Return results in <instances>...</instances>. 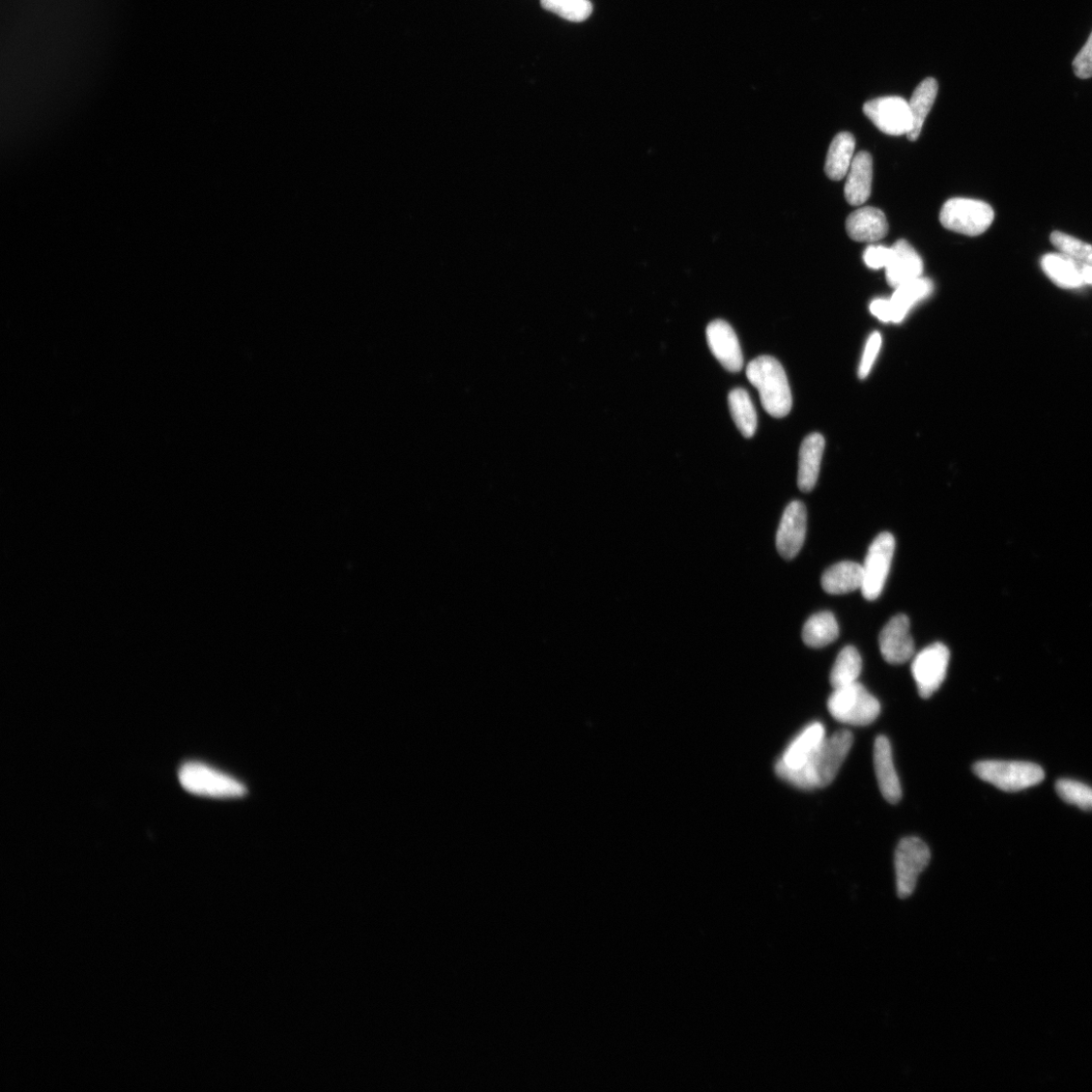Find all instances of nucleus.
Returning <instances> with one entry per match:
<instances>
[{
    "label": "nucleus",
    "mask_w": 1092,
    "mask_h": 1092,
    "mask_svg": "<svg viewBox=\"0 0 1092 1092\" xmlns=\"http://www.w3.org/2000/svg\"><path fill=\"white\" fill-rule=\"evenodd\" d=\"M825 442L819 434L809 436L802 442L799 454L798 486L809 493L817 484Z\"/></svg>",
    "instance_id": "nucleus-19"
},
{
    "label": "nucleus",
    "mask_w": 1092,
    "mask_h": 1092,
    "mask_svg": "<svg viewBox=\"0 0 1092 1092\" xmlns=\"http://www.w3.org/2000/svg\"><path fill=\"white\" fill-rule=\"evenodd\" d=\"M885 271L888 284L898 289L904 283L922 277L924 263L915 249L902 239L891 247V257Z\"/></svg>",
    "instance_id": "nucleus-14"
},
{
    "label": "nucleus",
    "mask_w": 1092,
    "mask_h": 1092,
    "mask_svg": "<svg viewBox=\"0 0 1092 1092\" xmlns=\"http://www.w3.org/2000/svg\"><path fill=\"white\" fill-rule=\"evenodd\" d=\"M182 786L189 792L212 798H238L245 786L223 772L198 762L186 763L179 773Z\"/></svg>",
    "instance_id": "nucleus-5"
},
{
    "label": "nucleus",
    "mask_w": 1092,
    "mask_h": 1092,
    "mask_svg": "<svg viewBox=\"0 0 1092 1092\" xmlns=\"http://www.w3.org/2000/svg\"><path fill=\"white\" fill-rule=\"evenodd\" d=\"M846 229L852 240L873 243L887 235L889 225L881 210L865 207L853 212L848 217Z\"/></svg>",
    "instance_id": "nucleus-17"
},
{
    "label": "nucleus",
    "mask_w": 1092,
    "mask_h": 1092,
    "mask_svg": "<svg viewBox=\"0 0 1092 1092\" xmlns=\"http://www.w3.org/2000/svg\"><path fill=\"white\" fill-rule=\"evenodd\" d=\"M854 742L853 734L843 730L825 737L809 762L797 770L777 771L781 779L803 790L828 786L848 757Z\"/></svg>",
    "instance_id": "nucleus-1"
},
{
    "label": "nucleus",
    "mask_w": 1092,
    "mask_h": 1092,
    "mask_svg": "<svg viewBox=\"0 0 1092 1092\" xmlns=\"http://www.w3.org/2000/svg\"><path fill=\"white\" fill-rule=\"evenodd\" d=\"M994 220L993 209L983 200L955 197L946 200L940 213L944 228L966 236L984 234Z\"/></svg>",
    "instance_id": "nucleus-6"
},
{
    "label": "nucleus",
    "mask_w": 1092,
    "mask_h": 1092,
    "mask_svg": "<svg viewBox=\"0 0 1092 1092\" xmlns=\"http://www.w3.org/2000/svg\"><path fill=\"white\" fill-rule=\"evenodd\" d=\"M879 647L883 658L891 665L904 664L913 656L914 643L906 615L891 618L881 631Z\"/></svg>",
    "instance_id": "nucleus-12"
},
{
    "label": "nucleus",
    "mask_w": 1092,
    "mask_h": 1092,
    "mask_svg": "<svg viewBox=\"0 0 1092 1092\" xmlns=\"http://www.w3.org/2000/svg\"><path fill=\"white\" fill-rule=\"evenodd\" d=\"M938 82L929 77L918 84L908 103L912 116V129L907 134L910 141H916L921 135L924 123L938 95Z\"/></svg>",
    "instance_id": "nucleus-23"
},
{
    "label": "nucleus",
    "mask_w": 1092,
    "mask_h": 1092,
    "mask_svg": "<svg viewBox=\"0 0 1092 1092\" xmlns=\"http://www.w3.org/2000/svg\"><path fill=\"white\" fill-rule=\"evenodd\" d=\"M1073 69L1078 78L1088 79L1092 77V33L1076 56L1073 62Z\"/></svg>",
    "instance_id": "nucleus-32"
},
{
    "label": "nucleus",
    "mask_w": 1092,
    "mask_h": 1092,
    "mask_svg": "<svg viewBox=\"0 0 1092 1092\" xmlns=\"http://www.w3.org/2000/svg\"><path fill=\"white\" fill-rule=\"evenodd\" d=\"M1056 791L1062 800L1073 804L1082 811H1092V788L1074 780L1060 779Z\"/></svg>",
    "instance_id": "nucleus-30"
},
{
    "label": "nucleus",
    "mask_w": 1092,
    "mask_h": 1092,
    "mask_svg": "<svg viewBox=\"0 0 1092 1092\" xmlns=\"http://www.w3.org/2000/svg\"><path fill=\"white\" fill-rule=\"evenodd\" d=\"M827 708L836 721L855 727L873 724L881 711L879 701L859 682L833 689Z\"/></svg>",
    "instance_id": "nucleus-3"
},
{
    "label": "nucleus",
    "mask_w": 1092,
    "mask_h": 1092,
    "mask_svg": "<svg viewBox=\"0 0 1092 1092\" xmlns=\"http://www.w3.org/2000/svg\"><path fill=\"white\" fill-rule=\"evenodd\" d=\"M808 529V512L800 501L791 502L785 509L776 536V545L782 558L794 559L802 549Z\"/></svg>",
    "instance_id": "nucleus-11"
},
{
    "label": "nucleus",
    "mask_w": 1092,
    "mask_h": 1092,
    "mask_svg": "<svg viewBox=\"0 0 1092 1092\" xmlns=\"http://www.w3.org/2000/svg\"><path fill=\"white\" fill-rule=\"evenodd\" d=\"M931 851L921 839L909 837L901 841L895 856L898 895L909 898L915 890L918 876L928 867Z\"/></svg>",
    "instance_id": "nucleus-7"
},
{
    "label": "nucleus",
    "mask_w": 1092,
    "mask_h": 1092,
    "mask_svg": "<svg viewBox=\"0 0 1092 1092\" xmlns=\"http://www.w3.org/2000/svg\"><path fill=\"white\" fill-rule=\"evenodd\" d=\"M896 551V538L889 532L880 533L871 543L863 565L864 580L861 594L873 601L882 593Z\"/></svg>",
    "instance_id": "nucleus-9"
},
{
    "label": "nucleus",
    "mask_w": 1092,
    "mask_h": 1092,
    "mask_svg": "<svg viewBox=\"0 0 1092 1092\" xmlns=\"http://www.w3.org/2000/svg\"><path fill=\"white\" fill-rule=\"evenodd\" d=\"M1051 242L1071 260L1085 267L1092 266V245L1062 232H1053Z\"/></svg>",
    "instance_id": "nucleus-29"
},
{
    "label": "nucleus",
    "mask_w": 1092,
    "mask_h": 1092,
    "mask_svg": "<svg viewBox=\"0 0 1092 1092\" xmlns=\"http://www.w3.org/2000/svg\"><path fill=\"white\" fill-rule=\"evenodd\" d=\"M825 737V730L820 723L808 726L787 746L782 757L776 764V772L802 768L819 748Z\"/></svg>",
    "instance_id": "nucleus-15"
},
{
    "label": "nucleus",
    "mask_w": 1092,
    "mask_h": 1092,
    "mask_svg": "<svg viewBox=\"0 0 1092 1092\" xmlns=\"http://www.w3.org/2000/svg\"><path fill=\"white\" fill-rule=\"evenodd\" d=\"M863 580V566L854 562H841L824 571L821 586L828 594L843 595L861 590Z\"/></svg>",
    "instance_id": "nucleus-20"
},
{
    "label": "nucleus",
    "mask_w": 1092,
    "mask_h": 1092,
    "mask_svg": "<svg viewBox=\"0 0 1092 1092\" xmlns=\"http://www.w3.org/2000/svg\"><path fill=\"white\" fill-rule=\"evenodd\" d=\"M874 766L883 797L889 803H899L903 797L902 785L894 763L893 749L884 735L875 740Z\"/></svg>",
    "instance_id": "nucleus-16"
},
{
    "label": "nucleus",
    "mask_w": 1092,
    "mask_h": 1092,
    "mask_svg": "<svg viewBox=\"0 0 1092 1092\" xmlns=\"http://www.w3.org/2000/svg\"><path fill=\"white\" fill-rule=\"evenodd\" d=\"M708 347L723 366L732 372H738L743 366V357L737 336L732 326L724 320L711 322L706 329Z\"/></svg>",
    "instance_id": "nucleus-13"
},
{
    "label": "nucleus",
    "mask_w": 1092,
    "mask_h": 1092,
    "mask_svg": "<svg viewBox=\"0 0 1092 1092\" xmlns=\"http://www.w3.org/2000/svg\"><path fill=\"white\" fill-rule=\"evenodd\" d=\"M933 291V281L923 276L899 286L890 299L893 306V323L903 322L911 309L930 297Z\"/></svg>",
    "instance_id": "nucleus-21"
},
{
    "label": "nucleus",
    "mask_w": 1092,
    "mask_h": 1092,
    "mask_svg": "<svg viewBox=\"0 0 1092 1092\" xmlns=\"http://www.w3.org/2000/svg\"><path fill=\"white\" fill-rule=\"evenodd\" d=\"M891 257V248L869 246L864 253V262L872 270L885 269Z\"/></svg>",
    "instance_id": "nucleus-33"
},
{
    "label": "nucleus",
    "mask_w": 1092,
    "mask_h": 1092,
    "mask_svg": "<svg viewBox=\"0 0 1092 1092\" xmlns=\"http://www.w3.org/2000/svg\"><path fill=\"white\" fill-rule=\"evenodd\" d=\"M870 311L881 322H893V306H891L890 299L874 300L870 305Z\"/></svg>",
    "instance_id": "nucleus-34"
},
{
    "label": "nucleus",
    "mask_w": 1092,
    "mask_h": 1092,
    "mask_svg": "<svg viewBox=\"0 0 1092 1092\" xmlns=\"http://www.w3.org/2000/svg\"><path fill=\"white\" fill-rule=\"evenodd\" d=\"M845 186V196L851 206H861L867 202L872 191L873 159L865 151L859 152L853 159Z\"/></svg>",
    "instance_id": "nucleus-18"
},
{
    "label": "nucleus",
    "mask_w": 1092,
    "mask_h": 1092,
    "mask_svg": "<svg viewBox=\"0 0 1092 1092\" xmlns=\"http://www.w3.org/2000/svg\"><path fill=\"white\" fill-rule=\"evenodd\" d=\"M882 337L880 333H872L868 338L863 357H861L860 362L859 377L861 380H864L869 376L872 366L880 353Z\"/></svg>",
    "instance_id": "nucleus-31"
},
{
    "label": "nucleus",
    "mask_w": 1092,
    "mask_h": 1092,
    "mask_svg": "<svg viewBox=\"0 0 1092 1092\" xmlns=\"http://www.w3.org/2000/svg\"><path fill=\"white\" fill-rule=\"evenodd\" d=\"M861 657L854 647H846L839 653L830 673L833 689L858 682L861 672Z\"/></svg>",
    "instance_id": "nucleus-27"
},
{
    "label": "nucleus",
    "mask_w": 1092,
    "mask_h": 1092,
    "mask_svg": "<svg viewBox=\"0 0 1092 1092\" xmlns=\"http://www.w3.org/2000/svg\"><path fill=\"white\" fill-rule=\"evenodd\" d=\"M840 636L838 621L831 612L823 611L813 615L803 626L804 644L820 649L836 642Z\"/></svg>",
    "instance_id": "nucleus-25"
},
{
    "label": "nucleus",
    "mask_w": 1092,
    "mask_h": 1092,
    "mask_svg": "<svg viewBox=\"0 0 1092 1092\" xmlns=\"http://www.w3.org/2000/svg\"><path fill=\"white\" fill-rule=\"evenodd\" d=\"M865 116L884 134L907 135L912 129V116L908 103L900 97H885L867 102Z\"/></svg>",
    "instance_id": "nucleus-10"
},
{
    "label": "nucleus",
    "mask_w": 1092,
    "mask_h": 1092,
    "mask_svg": "<svg viewBox=\"0 0 1092 1092\" xmlns=\"http://www.w3.org/2000/svg\"><path fill=\"white\" fill-rule=\"evenodd\" d=\"M746 377L759 391L761 403L775 418L787 416L792 409V394L781 363L768 356L759 357L746 367Z\"/></svg>",
    "instance_id": "nucleus-2"
},
{
    "label": "nucleus",
    "mask_w": 1092,
    "mask_h": 1092,
    "mask_svg": "<svg viewBox=\"0 0 1092 1092\" xmlns=\"http://www.w3.org/2000/svg\"><path fill=\"white\" fill-rule=\"evenodd\" d=\"M1042 267L1046 274L1058 285L1076 289L1084 283L1083 267L1065 254H1048Z\"/></svg>",
    "instance_id": "nucleus-24"
},
{
    "label": "nucleus",
    "mask_w": 1092,
    "mask_h": 1092,
    "mask_svg": "<svg viewBox=\"0 0 1092 1092\" xmlns=\"http://www.w3.org/2000/svg\"><path fill=\"white\" fill-rule=\"evenodd\" d=\"M949 662V649L941 643L927 647L914 657L911 673L919 696L928 699L938 692L945 681Z\"/></svg>",
    "instance_id": "nucleus-8"
},
{
    "label": "nucleus",
    "mask_w": 1092,
    "mask_h": 1092,
    "mask_svg": "<svg viewBox=\"0 0 1092 1092\" xmlns=\"http://www.w3.org/2000/svg\"><path fill=\"white\" fill-rule=\"evenodd\" d=\"M977 777L1005 792H1018L1040 784L1044 770L1037 764L1021 761H982L973 766Z\"/></svg>",
    "instance_id": "nucleus-4"
},
{
    "label": "nucleus",
    "mask_w": 1092,
    "mask_h": 1092,
    "mask_svg": "<svg viewBox=\"0 0 1092 1092\" xmlns=\"http://www.w3.org/2000/svg\"><path fill=\"white\" fill-rule=\"evenodd\" d=\"M729 404L733 419L745 439H752L757 430L758 417L748 392L735 389L730 393Z\"/></svg>",
    "instance_id": "nucleus-26"
},
{
    "label": "nucleus",
    "mask_w": 1092,
    "mask_h": 1092,
    "mask_svg": "<svg viewBox=\"0 0 1092 1092\" xmlns=\"http://www.w3.org/2000/svg\"><path fill=\"white\" fill-rule=\"evenodd\" d=\"M541 7L572 22H582L593 13L589 0H541Z\"/></svg>",
    "instance_id": "nucleus-28"
},
{
    "label": "nucleus",
    "mask_w": 1092,
    "mask_h": 1092,
    "mask_svg": "<svg viewBox=\"0 0 1092 1092\" xmlns=\"http://www.w3.org/2000/svg\"><path fill=\"white\" fill-rule=\"evenodd\" d=\"M1083 279L1084 282L1092 284V266L1083 267Z\"/></svg>",
    "instance_id": "nucleus-35"
},
{
    "label": "nucleus",
    "mask_w": 1092,
    "mask_h": 1092,
    "mask_svg": "<svg viewBox=\"0 0 1092 1092\" xmlns=\"http://www.w3.org/2000/svg\"><path fill=\"white\" fill-rule=\"evenodd\" d=\"M856 140L851 133L842 132L833 138L825 161V174L831 181H842L848 175Z\"/></svg>",
    "instance_id": "nucleus-22"
}]
</instances>
